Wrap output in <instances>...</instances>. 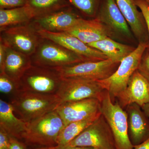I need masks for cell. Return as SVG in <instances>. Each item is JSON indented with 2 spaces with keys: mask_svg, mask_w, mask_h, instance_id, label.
Masks as SVG:
<instances>
[{
  "mask_svg": "<svg viewBox=\"0 0 149 149\" xmlns=\"http://www.w3.org/2000/svg\"><path fill=\"white\" fill-rule=\"evenodd\" d=\"M10 103L15 113L27 123L56 110L61 102L56 94L21 91L12 97Z\"/></svg>",
  "mask_w": 149,
  "mask_h": 149,
  "instance_id": "1",
  "label": "cell"
},
{
  "mask_svg": "<svg viewBox=\"0 0 149 149\" xmlns=\"http://www.w3.org/2000/svg\"><path fill=\"white\" fill-rule=\"evenodd\" d=\"M27 124L21 141L31 148L56 146L58 137L65 126L56 110Z\"/></svg>",
  "mask_w": 149,
  "mask_h": 149,
  "instance_id": "2",
  "label": "cell"
},
{
  "mask_svg": "<svg viewBox=\"0 0 149 149\" xmlns=\"http://www.w3.org/2000/svg\"><path fill=\"white\" fill-rule=\"evenodd\" d=\"M30 58L32 65L53 69L89 61L58 43L44 38Z\"/></svg>",
  "mask_w": 149,
  "mask_h": 149,
  "instance_id": "3",
  "label": "cell"
},
{
  "mask_svg": "<svg viewBox=\"0 0 149 149\" xmlns=\"http://www.w3.org/2000/svg\"><path fill=\"white\" fill-rule=\"evenodd\" d=\"M147 47L148 43L140 42L135 50L120 62L118 68L111 76L104 80H98L109 93L113 102H115V99L125 91L130 77L139 68Z\"/></svg>",
  "mask_w": 149,
  "mask_h": 149,
  "instance_id": "4",
  "label": "cell"
},
{
  "mask_svg": "<svg viewBox=\"0 0 149 149\" xmlns=\"http://www.w3.org/2000/svg\"><path fill=\"white\" fill-rule=\"evenodd\" d=\"M100 111L113 135L116 149H133L129 139L128 116L125 110L117 101L113 102L109 93L106 91L100 100Z\"/></svg>",
  "mask_w": 149,
  "mask_h": 149,
  "instance_id": "5",
  "label": "cell"
},
{
  "mask_svg": "<svg viewBox=\"0 0 149 149\" xmlns=\"http://www.w3.org/2000/svg\"><path fill=\"white\" fill-rule=\"evenodd\" d=\"M63 78L55 69L32 65L19 80L20 91L41 94H56Z\"/></svg>",
  "mask_w": 149,
  "mask_h": 149,
  "instance_id": "6",
  "label": "cell"
},
{
  "mask_svg": "<svg viewBox=\"0 0 149 149\" xmlns=\"http://www.w3.org/2000/svg\"><path fill=\"white\" fill-rule=\"evenodd\" d=\"M106 91L97 80L82 78H63L56 95L61 103L89 98L98 99L100 101Z\"/></svg>",
  "mask_w": 149,
  "mask_h": 149,
  "instance_id": "7",
  "label": "cell"
},
{
  "mask_svg": "<svg viewBox=\"0 0 149 149\" xmlns=\"http://www.w3.org/2000/svg\"><path fill=\"white\" fill-rule=\"evenodd\" d=\"M67 145L93 147L97 149H116L111 129L102 113L92 124Z\"/></svg>",
  "mask_w": 149,
  "mask_h": 149,
  "instance_id": "8",
  "label": "cell"
},
{
  "mask_svg": "<svg viewBox=\"0 0 149 149\" xmlns=\"http://www.w3.org/2000/svg\"><path fill=\"white\" fill-rule=\"evenodd\" d=\"M42 38L30 22L10 27L1 32L0 41L6 46L31 56Z\"/></svg>",
  "mask_w": 149,
  "mask_h": 149,
  "instance_id": "9",
  "label": "cell"
},
{
  "mask_svg": "<svg viewBox=\"0 0 149 149\" xmlns=\"http://www.w3.org/2000/svg\"><path fill=\"white\" fill-rule=\"evenodd\" d=\"M119 64L107 59L98 61L83 62L55 69L63 78H82L98 81L111 76Z\"/></svg>",
  "mask_w": 149,
  "mask_h": 149,
  "instance_id": "10",
  "label": "cell"
},
{
  "mask_svg": "<svg viewBox=\"0 0 149 149\" xmlns=\"http://www.w3.org/2000/svg\"><path fill=\"white\" fill-rule=\"evenodd\" d=\"M82 19L74 12L70 6L52 13L35 17L30 23L37 31L66 32L76 25Z\"/></svg>",
  "mask_w": 149,
  "mask_h": 149,
  "instance_id": "11",
  "label": "cell"
},
{
  "mask_svg": "<svg viewBox=\"0 0 149 149\" xmlns=\"http://www.w3.org/2000/svg\"><path fill=\"white\" fill-rule=\"evenodd\" d=\"M100 101L89 98L62 103L56 111L64 123L65 126L71 123L85 120L101 113Z\"/></svg>",
  "mask_w": 149,
  "mask_h": 149,
  "instance_id": "12",
  "label": "cell"
},
{
  "mask_svg": "<svg viewBox=\"0 0 149 149\" xmlns=\"http://www.w3.org/2000/svg\"><path fill=\"white\" fill-rule=\"evenodd\" d=\"M37 31L42 38L58 43L89 61H98L108 59L100 51L91 47L68 32H51L43 30Z\"/></svg>",
  "mask_w": 149,
  "mask_h": 149,
  "instance_id": "13",
  "label": "cell"
},
{
  "mask_svg": "<svg viewBox=\"0 0 149 149\" xmlns=\"http://www.w3.org/2000/svg\"><path fill=\"white\" fill-rule=\"evenodd\" d=\"M116 99L122 108L133 103L142 108L149 102V81L137 70L130 77L125 91Z\"/></svg>",
  "mask_w": 149,
  "mask_h": 149,
  "instance_id": "14",
  "label": "cell"
},
{
  "mask_svg": "<svg viewBox=\"0 0 149 149\" xmlns=\"http://www.w3.org/2000/svg\"><path fill=\"white\" fill-rule=\"evenodd\" d=\"M97 17L113 33L127 38L132 36L128 22L118 8L116 0H103Z\"/></svg>",
  "mask_w": 149,
  "mask_h": 149,
  "instance_id": "15",
  "label": "cell"
},
{
  "mask_svg": "<svg viewBox=\"0 0 149 149\" xmlns=\"http://www.w3.org/2000/svg\"><path fill=\"white\" fill-rule=\"evenodd\" d=\"M128 116V133L131 143L134 146L149 138V120L142 108L136 103L125 108Z\"/></svg>",
  "mask_w": 149,
  "mask_h": 149,
  "instance_id": "16",
  "label": "cell"
},
{
  "mask_svg": "<svg viewBox=\"0 0 149 149\" xmlns=\"http://www.w3.org/2000/svg\"><path fill=\"white\" fill-rule=\"evenodd\" d=\"M66 32L87 45L111 37L113 34L97 17L90 20L83 18Z\"/></svg>",
  "mask_w": 149,
  "mask_h": 149,
  "instance_id": "17",
  "label": "cell"
},
{
  "mask_svg": "<svg viewBox=\"0 0 149 149\" xmlns=\"http://www.w3.org/2000/svg\"><path fill=\"white\" fill-rule=\"evenodd\" d=\"M6 46L5 60L1 73H5L13 80L19 81L32 66L31 58Z\"/></svg>",
  "mask_w": 149,
  "mask_h": 149,
  "instance_id": "18",
  "label": "cell"
},
{
  "mask_svg": "<svg viewBox=\"0 0 149 149\" xmlns=\"http://www.w3.org/2000/svg\"><path fill=\"white\" fill-rule=\"evenodd\" d=\"M27 123L15 116L10 103L0 100V128L12 137L21 141L27 130Z\"/></svg>",
  "mask_w": 149,
  "mask_h": 149,
  "instance_id": "19",
  "label": "cell"
},
{
  "mask_svg": "<svg viewBox=\"0 0 149 149\" xmlns=\"http://www.w3.org/2000/svg\"><path fill=\"white\" fill-rule=\"evenodd\" d=\"M118 8L135 36L139 40L143 38L145 27L143 16L138 9L134 0H116Z\"/></svg>",
  "mask_w": 149,
  "mask_h": 149,
  "instance_id": "20",
  "label": "cell"
},
{
  "mask_svg": "<svg viewBox=\"0 0 149 149\" xmlns=\"http://www.w3.org/2000/svg\"><path fill=\"white\" fill-rule=\"evenodd\" d=\"M88 45L100 51L106 56L108 59L118 63H120L123 59L136 49L128 45L116 42L110 37H107Z\"/></svg>",
  "mask_w": 149,
  "mask_h": 149,
  "instance_id": "21",
  "label": "cell"
},
{
  "mask_svg": "<svg viewBox=\"0 0 149 149\" xmlns=\"http://www.w3.org/2000/svg\"><path fill=\"white\" fill-rule=\"evenodd\" d=\"M34 18L32 10L27 5L16 8L0 9V32L10 27L28 24Z\"/></svg>",
  "mask_w": 149,
  "mask_h": 149,
  "instance_id": "22",
  "label": "cell"
},
{
  "mask_svg": "<svg viewBox=\"0 0 149 149\" xmlns=\"http://www.w3.org/2000/svg\"><path fill=\"white\" fill-rule=\"evenodd\" d=\"M101 114V113L93 117L71 123L65 126L57 139V146H65L69 143L85 128L92 124Z\"/></svg>",
  "mask_w": 149,
  "mask_h": 149,
  "instance_id": "23",
  "label": "cell"
},
{
  "mask_svg": "<svg viewBox=\"0 0 149 149\" xmlns=\"http://www.w3.org/2000/svg\"><path fill=\"white\" fill-rule=\"evenodd\" d=\"M35 18L43 16L70 6L67 0H27Z\"/></svg>",
  "mask_w": 149,
  "mask_h": 149,
  "instance_id": "24",
  "label": "cell"
},
{
  "mask_svg": "<svg viewBox=\"0 0 149 149\" xmlns=\"http://www.w3.org/2000/svg\"><path fill=\"white\" fill-rule=\"evenodd\" d=\"M70 5L73 6L86 16L94 17L98 9L100 0H67Z\"/></svg>",
  "mask_w": 149,
  "mask_h": 149,
  "instance_id": "25",
  "label": "cell"
},
{
  "mask_svg": "<svg viewBox=\"0 0 149 149\" xmlns=\"http://www.w3.org/2000/svg\"><path fill=\"white\" fill-rule=\"evenodd\" d=\"M0 91L13 97L21 92L19 81H16L5 73H0Z\"/></svg>",
  "mask_w": 149,
  "mask_h": 149,
  "instance_id": "26",
  "label": "cell"
},
{
  "mask_svg": "<svg viewBox=\"0 0 149 149\" xmlns=\"http://www.w3.org/2000/svg\"><path fill=\"white\" fill-rule=\"evenodd\" d=\"M138 71L149 82V50L143 54L139 65Z\"/></svg>",
  "mask_w": 149,
  "mask_h": 149,
  "instance_id": "27",
  "label": "cell"
},
{
  "mask_svg": "<svg viewBox=\"0 0 149 149\" xmlns=\"http://www.w3.org/2000/svg\"><path fill=\"white\" fill-rule=\"evenodd\" d=\"M136 6L140 9L143 16L144 20L146 24L148 31L149 37V5L144 0H134ZM147 49L149 50V41L148 43V47Z\"/></svg>",
  "mask_w": 149,
  "mask_h": 149,
  "instance_id": "28",
  "label": "cell"
},
{
  "mask_svg": "<svg viewBox=\"0 0 149 149\" xmlns=\"http://www.w3.org/2000/svg\"><path fill=\"white\" fill-rule=\"evenodd\" d=\"M27 0H0V9H8L23 6Z\"/></svg>",
  "mask_w": 149,
  "mask_h": 149,
  "instance_id": "29",
  "label": "cell"
},
{
  "mask_svg": "<svg viewBox=\"0 0 149 149\" xmlns=\"http://www.w3.org/2000/svg\"><path fill=\"white\" fill-rule=\"evenodd\" d=\"M11 137L6 130L0 128V149H9L11 143Z\"/></svg>",
  "mask_w": 149,
  "mask_h": 149,
  "instance_id": "30",
  "label": "cell"
},
{
  "mask_svg": "<svg viewBox=\"0 0 149 149\" xmlns=\"http://www.w3.org/2000/svg\"><path fill=\"white\" fill-rule=\"evenodd\" d=\"M28 146L23 141L11 136V143L9 149H29Z\"/></svg>",
  "mask_w": 149,
  "mask_h": 149,
  "instance_id": "31",
  "label": "cell"
},
{
  "mask_svg": "<svg viewBox=\"0 0 149 149\" xmlns=\"http://www.w3.org/2000/svg\"><path fill=\"white\" fill-rule=\"evenodd\" d=\"M6 45L0 41V73H2L3 70L6 58Z\"/></svg>",
  "mask_w": 149,
  "mask_h": 149,
  "instance_id": "32",
  "label": "cell"
},
{
  "mask_svg": "<svg viewBox=\"0 0 149 149\" xmlns=\"http://www.w3.org/2000/svg\"><path fill=\"white\" fill-rule=\"evenodd\" d=\"M56 149H97L93 147L86 146H71L68 145L65 146H57L56 147Z\"/></svg>",
  "mask_w": 149,
  "mask_h": 149,
  "instance_id": "33",
  "label": "cell"
},
{
  "mask_svg": "<svg viewBox=\"0 0 149 149\" xmlns=\"http://www.w3.org/2000/svg\"><path fill=\"white\" fill-rule=\"evenodd\" d=\"M133 149H149V138L141 143L134 146Z\"/></svg>",
  "mask_w": 149,
  "mask_h": 149,
  "instance_id": "34",
  "label": "cell"
},
{
  "mask_svg": "<svg viewBox=\"0 0 149 149\" xmlns=\"http://www.w3.org/2000/svg\"><path fill=\"white\" fill-rule=\"evenodd\" d=\"M142 109L149 120V102L142 107Z\"/></svg>",
  "mask_w": 149,
  "mask_h": 149,
  "instance_id": "35",
  "label": "cell"
},
{
  "mask_svg": "<svg viewBox=\"0 0 149 149\" xmlns=\"http://www.w3.org/2000/svg\"><path fill=\"white\" fill-rule=\"evenodd\" d=\"M29 149H56V147H43V148H30Z\"/></svg>",
  "mask_w": 149,
  "mask_h": 149,
  "instance_id": "36",
  "label": "cell"
},
{
  "mask_svg": "<svg viewBox=\"0 0 149 149\" xmlns=\"http://www.w3.org/2000/svg\"><path fill=\"white\" fill-rule=\"evenodd\" d=\"M144 1H146L149 5V0H144Z\"/></svg>",
  "mask_w": 149,
  "mask_h": 149,
  "instance_id": "37",
  "label": "cell"
}]
</instances>
